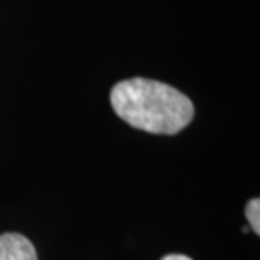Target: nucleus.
<instances>
[{
  "label": "nucleus",
  "instance_id": "f257e3e1",
  "mask_svg": "<svg viewBox=\"0 0 260 260\" xmlns=\"http://www.w3.org/2000/svg\"><path fill=\"white\" fill-rule=\"evenodd\" d=\"M110 102L123 122L150 134H178L194 117L193 102L188 96L166 83L145 78L117 83Z\"/></svg>",
  "mask_w": 260,
  "mask_h": 260
},
{
  "label": "nucleus",
  "instance_id": "f03ea898",
  "mask_svg": "<svg viewBox=\"0 0 260 260\" xmlns=\"http://www.w3.org/2000/svg\"><path fill=\"white\" fill-rule=\"evenodd\" d=\"M0 260H38V252L27 237L7 232L0 235Z\"/></svg>",
  "mask_w": 260,
  "mask_h": 260
},
{
  "label": "nucleus",
  "instance_id": "7ed1b4c3",
  "mask_svg": "<svg viewBox=\"0 0 260 260\" xmlns=\"http://www.w3.org/2000/svg\"><path fill=\"white\" fill-rule=\"evenodd\" d=\"M245 216H247L248 223H250L253 233H255V235H260V201H258V198H253V200L247 203Z\"/></svg>",
  "mask_w": 260,
  "mask_h": 260
},
{
  "label": "nucleus",
  "instance_id": "20e7f679",
  "mask_svg": "<svg viewBox=\"0 0 260 260\" xmlns=\"http://www.w3.org/2000/svg\"><path fill=\"white\" fill-rule=\"evenodd\" d=\"M160 260H193V258H189L188 255H181V253H171V255H166Z\"/></svg>",
  "mask_w": 260,
  "mask_h": 260
}]
</instances>
